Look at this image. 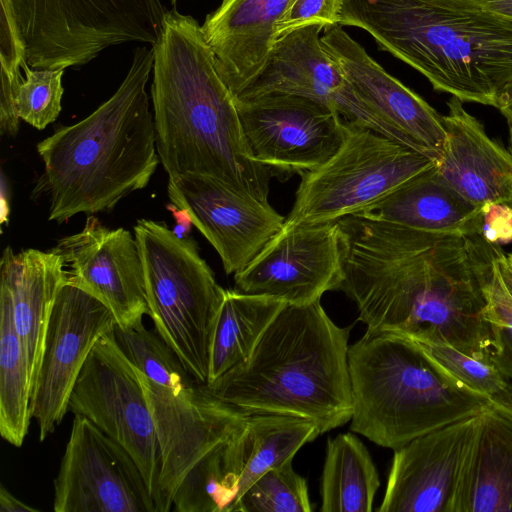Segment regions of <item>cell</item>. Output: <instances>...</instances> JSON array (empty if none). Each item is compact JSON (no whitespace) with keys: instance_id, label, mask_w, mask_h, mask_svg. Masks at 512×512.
I'll use <instances>...</instances> for the list:
<instances>
[{"instance_id":"1","label":"cell","mask_w":512,"mask_h":512,"mask_svg":"<svg viewBox=\"0 0 512 512\" xmlns=\"http://www.w3.org/2000/svg\"><path fill=\"white\" fill-rule=\"evenodd\" d=\"M336 222L338 290L356 304L368 330L444 342L491 361L494 334L483 286L498 245L359 213Z\"/></svg>"},{"instance_id":"2","label":"cell","mask_w":512,"mask_h":512,"mask_svg":"<svg viewBox=\"0 0 512 512\" xmlns=\"http://www.w3.org/2000/svg\"><path fill=\"white\" fill-rule=\"evenodd\" d=\"M152 48L156 150L168 177L201 174L269 202L275 174L253 159L235 97L217 71L198 21L168 10Z\"/></svg>"},{"instance_id":"3","label":"cell","mask_w":512,"mask_h":512,"mask_svg":"<svg viewBox=\"0 0 512 512\" xmlns=\"http://www.w3.org/2000/svg\"><path fill=\"white\" fill-rule=\"evenodd\" d=\"M153 62V48H135L126 77L107 101L37 144L44 172L33 195L47 196L50 221L110 211L148 185L160 161L145 89Z\"/></svg>"},{"instance_id":"4","label":"cell","mask_w":512,"mask_h":512,"mask_svg":"<svg viewBox=\"0 0 512 512\" xmlns=\"http://www.w3.org/2000/svg\"><path fill=\"white\" fill-rule=\"evenodd\" d=\"M348 340L349 328L336 325L320 300L287 304L246 360L204 385L248 415L305 418L323 434L352 417Z\"/></svg>"},{"instance_id":"5","label":"cell","mask_w":512,"mask_h":512,"mask_svg":"<svg viewBox=\"0 0 512 512\" xmlns=\"http://www.w3.org/2000/svg\"><path fill=\"white\" fill-rule=\"evenodd\" d=\"M340 26L368 32L437 91L498 108L512 86V19L423 0H344Z\"/></svg>"},{"instance_id":"6","label":"cell","mask_w":512,"mask_h":512,"mask_svg":"<svg viewBox=\"0 0 512 512\" xmlns=\"http://www.w3.org/2000/svg\"><path fill=\"white\" fill-rule=\"evenodd\" d=\"M348 368L350 430L385 448L396 450L492 405L400 334L367 329L349 346Z\"/></svg>"},{"instance_id":"7","label":"cell","mask_w":512,"mask_h":512,"mask_svg":"<svg viewBox=\"0 0 512 512\" xmlns=\"http://www.w3.org/2000/svg\"><path fill=\"white\" fill-rule=\"evenodd\" d=\"M134 236L144 269L148 316L191 377L206 384L226 290L217 283L194 239L149 219L137 220Z\"/></svg>"},{"instance_id":"8","label":"cell","mask_w":512,"mask_h":512,"mask_svg":"<svg viewBox=\"0 0 512 512\" xmlns=\"http://www.w3.org/2000/svg\"><path fill=\"white\" fill-rule=\"evenodd\" d=\"M28 65L80 68L124 43L154 45L168 11L161 0H10Z\"/></svg>"},{"instance_id":"9","label":"cell","mask_w":512,"mask_h":512,"mask_svg":"<svg viewBox=\"0 0 512 512\" xmlns=\"http://www.w3.org/2000/svg\"><path fill=\"white\" fill-rule=\"evenodd\" d=\"M437 164L396 140L345 121L339 150L320 167L300 174L283 227L335 222L360 213Z\"/></svg>"},{"instance_id":"10","label":"cell","mask_w":512,"mask_h":512,"mask_svg":"<svg viewBox=\"0 0 512 512\" xmlns=\"http://www.w3.org/2000/svg\"><path fill=\"white\" fill-rule=\"evenodd\" d=\"M68 412L86 417L130 453L156 504L161 466L156 427L138 369L118 346L114 330L87 357Z\"/></svg>"},{"instance_id":"11","label":"cell","mask_w":512,"mask_h":512,"mask_svg":"<svg viewBox=\"0 0 512 512\" xmlns=\"http://www.w3.org/2000/svg\"><path fill=\"white\" fill-rule=\"evenodd\" d=\"M235 102L253 159L275 177L320 167L344 142V119L315 100L273 93Z\"/></svg>"},{"instance_id":"12","label":"cell","mask_w":512,"mask_h":512,"mask_svg":"<svg viewBox=\"0 0 512 512\" xmlns=\"http://www.w3.org/2000/svg\"><path fill=\"white\" fill-rule=\"evenodd\" d=\"M55 512H157L130 453L89 419L75 415L58 474Z\"/></svg>"},{"instance_id":"13","label":"cell","mask_w":512,"mask_h":512,"mask_svg":"<svg viewBox=\"0 0 512 512\" xmlns=\"http://www.w3.org/2000/svg\"><path fill=\"white\" fill-rule=\"evenodd\" d=\"M138 374L160 446L157 512H168L191 467L216 445L238 433L249 415L214 397L204 384L194 382L173 390L154 383L139 369Z\"/></svg>"},{"instance_id":"14","label":"cell","mask_w":512,"mask_h":512,"mask_svg":"<svg viewBox=\"0 0 512 512\" xmlns=\"http://www.w3.org/2000/svg\"><path fill=\"white\" fill-rule=\"evenodd\" d=\"M117 323L100 300L69 282L60 288L46 333L30 411L39 440L53 433L68 412L71 392L91 350Z\"/></svg>"},{"instance_id":"15","label":"cell","mask_w":512,"mask_h":512,"mask_svg":"<svg viewBox=\"0 0 512 512\" xmlns=\"http://www.w3.org/2000/svg\"><path fill=\"white\" fill-rule=\"evenodd\" d=\"M343 279L337 222L296 225L282 230L241 271L235 289L304 305L338 290Z\"/></svg>"},{"instance_id":"16","label":"cell","mask_w":512,"mask_h":512,"mask_svg":"<svg viewBox=\"0 0 512 512\" xmlns=\"http://www.w3.org/2000/svg\"><path fill=\"white\" fill-rule=\"evenodd\" d=\"M322 30V25L311 24L279 36L260 74L235 99L273 93L302 96L332 108L345 121L402 143L357 96L338 62L324 48Z\"/></svg>"},{"instance_id":"17","label":"cell","mask_w":512,"mask_h":512,"mask_svg":"<svg viewBox=\"0 0 512 512\" xmlns=\"http://www.w3.org/2000/svg\"><path fill=\"white\" fill-rule=\"evenodd\" d=\"M172 204L214 247L227 275L244 269L282 230L285 217L269 202L236 192L218 180L187 173L168 177Z\"/></svg>"},{"instance_id":"18","label":"cell","mask_w":512,"mask_h":512,"mask_svg":"<svg viewBox=\"0 0 512 512\" xmlns=\"http://www.w3.org/2000/svg\"><path fill=\"white\" fill-rule=\"evenodd\" d=\"M68 281L105 304L117 326L143 323L149 315L144 269L135 236L124 228L110 229L88 216L83 229L58 240Z\"/></svg>"},{"instance_id":"19","label":"cell","mask_w":512,"mask_h":512,"mask_svg":"<svg viewBox=\"0 0 512 512\" xmlns=\"http://www.w3.org/2000/svg\"><path fill=\"white\" fill-rule=\"evenodd\" d=\"M321 41L369 110L404 145L439 163L447 142L443 116L390 75L342 26L325 28Z\"/></svg>"},{"instance_id":"20","label":"cell","mask_w":512,"mask_h":512,"mask_svg":"<svg viewBox=\"0 0 512 512\" xmlns=\"http://www.w3.org/2000/svg\"><path fill=\"white\" fill-rule=\"evenodd\" d=\"M481 414L426 433L394 450L377 511L449 512L462 461Z\"/></svg>"},{"instance_id":"21","label":"cell","mask_w":512,"mask_h":512,"mask_svg":"<svg viewBox=\"0 0 512 512\" xmlns=\"http://www.w3.org/2000/svg\"><path fill=\"white\" fill-rule=\"evenodd\" d=\"M291 0H222L201 25L217 71L237 97L262 71Z\"/></svg>"},{"instance_id":"22","label":"cell","mask_w":512,"mask_h":512,"mask_svg":"<svg viewBox=\"0 0 512 512\" xmlns=\"http://www.w3.org/2000/svg\"><path fill=\"white\" fill-rule=\"evenodd\" d=\"M443 116L447 133L439 178L471 203L512 202V153L492 140L483 125L452 96Z\"/></svg>"},{"instance_id":"23","label":"cell","mask_w":512,"mask_h":512,"mask_svg":"<svg viewBox=\"0 0 512 512\" xmlns=\"http://www.w3.org/2000/svg\"><path fill=\"white\" fill-rule=\"evenodd\" d=\"M0 276V292L10 301L33 389L54 302L68 280L67 271L54 249H26L15 253L7 246L1 258Z\"/></svg>"},{"instance_id":"24","label":"cell","mask_w":512,"mask_h":512,"mask_svg":"<svg viewBox=\"0 0 512 512\" xmlns=\"http://www.w3.org/2000/svg\"><path fill=\"white\" fill-rule=\"evenodd\" d=\"M449 512H512V419L493 403L470 439Z\"/></svg>"},{"instance_id":"25","label":"cell","mask_w":512,"mask_h":512,"mask_svg":"<svg viewBox=\"0 0 512 512\" xmlns=\"http://www.w3.org/2000/svg\"><path fill=\"white\" fill-rule=\"evenodd\" d=\"M480 211L444 183L435 166L359 214L420 230L479 236Z\"/></svg>"},{"instance_id":"26","label":"cell","mask_w":512,"mask_h":512,"mask_svg":"<svg viewBox=\"0 0 512 512\" xmlns=\"http://www.w3.org/2000/svg\"><path fill=\"white\" fill-rule=\"evenodd\" d=\"M320 434L318 425L305 418L249 415L244 427L234 437L240 471L237 500L260 476L293 460L301 447Z\"/></svg>"},{"instance_id":"27","label":"cell","mask_w":512,"mask_h":512,"mask_svg":"<svg viewBox=\"0 0 512 512\" xmlns=\"http://www.w3.org/2000/svg\"><path fill=\"white\" fill-rule=\"evenodd\" d=\"M286 305L276 297L226 290L213 335L207 383L246 360Z\"/></svg>"},{"instance_id":"28","label":"cell","mask_w":512,"mask_h":512,"mask_svg":"<svg viewBox=\"0 0 512 512\" xmlns=\"http://www.w3.org/2000/svg\"><path fill=\"white\" fill-rule=\"evenodd\" d=\"M380 480L365 445L353 433L328 439L321 512H371Z\"/></svg>"},{"instance_id":"29","label":"cell","mask_w":512,"mask_h":512,"mask_svg":"<svg viewBox=\"0 0 512 512\" xmlns=\"http://www.w3.org/2000/svg\"><path fill=\"white\" fill-rule=\"evenodd\" d=\"M32 386L8 297L0 292V434L20 447L30 420Z\"/></svg>"},{"instance_id":"30","label":"cell","mask_w":512,"mask_h":512,"mask_svg":"<svg viewBox=\"0 0 512 512\" xmlns=\"http://www.w3.org/2000/svg\"><path fill=\"white\" fill-rule=\"evenodd\" d=\"M235 435L216 445L187 472L173 496L175 511L231 512L240 474Z\"/></svg>"},{"instance_id":"31","label":"cell","mask_w":512,"mask_h":512,"mask_svg":"<svg viewBox=\"0 0 512 512\" xmlns=\"http://www.w3.org/2000/svg\"><path fill=\"white\" fill-rule=\"evenodd\" d=\"M114 336L129 361L154 383L180 390L196 382L156 330L143 323L128 328L116 325Z\"/></svg>"},{"instance_id":"32","label":"cell","mask_w":512,"mask_h":512,"mask_svg":"<svg viewBox=\"0 0 512 512\" xmlns=\"http://www.w3.org/2000/svg\"><path fill=\"white\" fill-rule=\"evenodd\" d=\"M292 461L271 469L240 496L231 512H311L308 486Z\"/></svg>"},{"instance_id":"33","label":"cell","mask_w":512,"mask_h":512,"mask_svg":"<svg viewBox=\"0 0 512 512\" xmlns=\"http://www.w3.org/2000/svg\"><path fill=\"white\" fill-rule=\"evenodd\" d=\"M18 87L16 107L20 119L43 130L61 111L64 69H38L29 65Z\"/></svg>"},{"instance_id":"34","label":"cell","mask_w":512,"mask_h":512,"mask_svg":"<svg viewBox=\"0 0 512 512\" xmlns=\"http://www.w3.org/2000/svg\"><path fill=\"white\" fill-rule=\"evenodd\" d=\"M416 342L456 380L490 399L502 392L509 382L491 361L472 357L444 342Z\"/></svg>"},{"instance_id":"35","label":"cell","mask_w":512,"mask_h":512,"mask_svg":"<svg viewBox=\"0 0 512 512\" xmlns=\"http://www.w3.org/2000/svg\"><path fill=\"white\" fill-rule=\"evenodd\" d=\"M483 292L494 334V349L490 360L509 381L512 380V298L493 264V259Z\"/></svg>"},{"instance_id":"36","label":"cell","mask_w":512,"mask_h":512,"mask_svg":"<svg viewBox=\"0 0 512 512\" xmlns=\"http://www.w3.org/2000/svg\"><path fill=\"white\" fill-rule=\"evenodd\" d=\"M344 0H291L278 21L277 38L295 29L320 24L325 28L339 25Z\"/></svg>"},{"instance_id":"37","label":"cell","mask_w":512,"mask_h":512,"mask_svg":"<svg viewBox=\"0 0 512 512\" xmlns=\"http://www.w3.org/2000/svg\"><path fill=\"white\" fill-rule=\"evenodd\" d=\"M0 63L1 72L21 79V69L28 66L26 44L16 22L10 0H0Z\"/></svg>"},{"instance_id":"38","label":"cell","mask_w":512,"mask_h":512,"mask_svg":"<svg viewBox=\"0 0 512 512\" xmlns=\"http://www.w3.org/2000/svg\"><path fill=\"white\" fill-rule=\"evenodd\" d=\"M479 236L487 243L500 245L512 241V206L486 203L481 206Z\"/></svg>"},{"instance_id":"39","label":"cell","mask_w":512,"mask_h":512,"mask_svg":"<svg viewBox=\"0 0 512 512\" xmlns=\"http://www.w3.org/2000/svg\"><path fill=\"white\" fill-rule=\"evenodd\" d=\"M493 264L512 298V253L506 254L497 246L493 257Z\"/></svg>"},{"instance_id":"40","label":"cell","mask_w":512,"mask_h":512,"mask_svg":"<svg viewBox=\"0 0 512 512\" xmlns=\"http://www.w3.org/2000/svg\"><path fill=\"white\" fill-rule=\"evenodd\" d=\"M39 510L20 501L3 485L0 486V512H38Z\"/></svg>"},{"instance_id":"41","label":"cell","mask_w":512,"mask_h":512,"mask_svg":"<svg viewBox=\"0 0 512 512\" xmlns=\"http://www.w3.org/2000/svg\"><path fill=\"white\" fill-rule=\"evenodd\" d=\"M167 209L172 211L173 217L177 223V226L173 231L180 237L187 236L192 224L188 213L185 210L176 207L174 204L167 205Z\"/></svg>"},{"instance_id":"42","label":"cell","mask_w":512,"mask_h":512,"mask_svg":"<svg viewBox=\"0 0 512 512\" xmlns=\"http://www.w3.org/2000/svg\"><path fill=\"white\" fill-rule=\"evenodd\" d=\"M427 3L453 8V9H463V10H478L484 9L482 6V0H423Z\"/></svg>"},{"instance_id":"43","label":"cell","mask_w":512,"mask_h":512,"mask_svg":"<svg viewBox=\"0 0 512 512\" xmlns=\"http://www.w3.org/2000/svg\"><path fill=\"white\" fill-rule=\"evenodd\" d=\"M493 405L508 417L512 418V383L508 382L506 388L492 397Z\"/></svg>"},{"instance_id":"44","label":"cell","mask_w":512,"mask_h":512,"mask_svg":"<svg viewBox=\"0 0 512 512\" xmlns=\"http://www.w3.org/2000/svg\"><path fill=\"white\" fill-rule=\"evenodd\" d=\"M178 0H171V3L174 5Z\"/></svg>"},{"instance_id":"45","label":"cell","mask_w":512,"mask_h":512,"mask_svg":"<svg viewBox=\"0 0 512 512\" xmlns=\"http://www.w3.org/2000/svg\"><path fill=\"white\" fill-rule=\"evenodd\" d=\"M510 140H511V143H512V132H510Z\"/></svg>"},{"instance_id":"46","label":"cell","mask_w":512,"mask_h":512,"mask_svg":"<svg viewBox=\"0 0 512 512\" xmlns=\"http://www.w3.org/2000/svg\"><path fill=\"white\" fill-rule=\"evenodd\" d=\"M510 205L512 206V202H511V204H510Z\"/></svg>"},{"instance_id":"47","label":"cell","mask_w":512,"mask_h":512,"mask_svg":"<svg viewBox=\"0 0 512 512\" xmlns=\"http://www.w3.org/2000/svg\"><path fill=\"white\" fill-rule=\"evenodd\" d=\"M510 418V417H509ZM512 419V418H511Z\"/></svg>"}]
</instances>
